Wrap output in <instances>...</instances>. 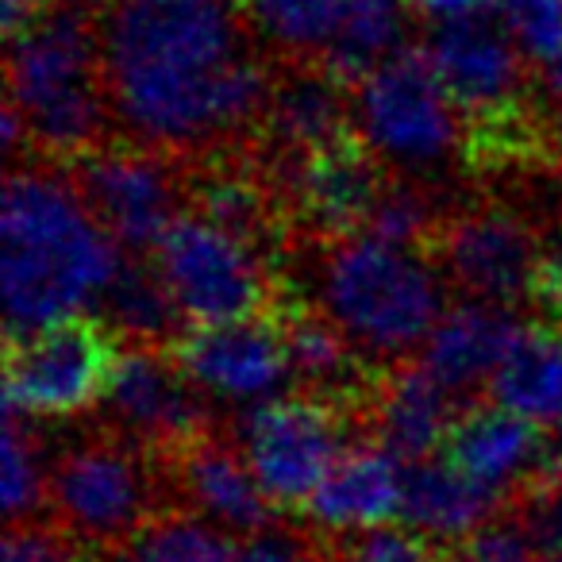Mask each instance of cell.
I'll return each mask as SVG.
<instances>
[{
    "label": "cell",
    "mask_w": 562,
    "mask_h": 562,
    "mask_svg": "<svg viewBox=\"0 0 562 562\" xmlns=\"http://www.w3.org/2000/svg\"><path fill=\"white\" fill-rule=\"evenodd\" d=\"M385 189H390L385 158L359 132H347L344 139L281 170L285 209L321 239H347L367 232Z\"/></svg>",
    "instance_id": "15"
},
{
    "label": "cell",
    "mask_w": 562,
    "mask_h": 562,
    "mask_svg": "<svg viewBox=\"0 0 562 562\" xmlns=\"http://www.w3.org/2000/svg\"><path fill=\"white\" fill-rule=\"evenodd\" d=\"M359 135L408 173H436L462 158V120L424 50H397L367 81L355 86Z\"/></svg>",
    "instance_id": "7"
},
{
    "label": "cell",
    "mask_w": 562,
    "mask_h": 562,
    "mask_svg": "<svg viewBox=\"0 0 562 562\" xmlns=\"http://www.w3.org/2000/svg\"><path fill=\"white\" fill-rule=\"evenodd\" d=\"M227 536L196 513H162L109 554V562H235Z\"/></svg>",
    "instance_id": "28"
},
{
    "label": "cell",
    "mask_w": 562,
    "mask_h": 562,
    "mask_svg": "<svg viewBox=\"0 0 562 562\" xmlns=\"http://www.w3.org/2000/svg\"><path fill=\"white\" fill-rule=\"evenodd\" d=\"M4 562H93V551L58 524H12Z\"/></svg>",
    "instance_id": "32"
},
{
    "label": "cell",
    "mask_w": 562,
    "mask_h": 562,
    "mask_svg": "<svg viewBox=\"0 0 562 562\" xmlns=\"http://www.w3.org/2000/svg\"><path fill=\"white\" fill-rule=\"evenodd\" d=\"M351 89L336 81L321 63H290V70L273 78L270 101L262 112V143L270 147L266 170H285L313 150L344 139L355 124V109L347 104Z\"/></svg>",
    "instance_id": "16"
},
{
    "label": "cell",
    "mask_w": 562,
    "mask_h": 562,
    "mask_svg": "<svg viewBox=\"0 0 562 562\" xmlns=\"http://www.w3.org/2000/svg\"><path fill=\"white\" fill-rule=\"evenodd\" d=\"M101 301L104 321L127 336V344L173 347L186 336V316L155 262H120Z\"/></svg>",
    "instance_id": "26"
},
{
    "label": "cell",
    "mask_w": 562,
    "mask_h": 562,
    "mask_svg": "<svg viewBox=\"0 0 562 562\" xmlns=\"http://www.w3.org/2000/svg\"><path fill=\"white\" fill-rule=\"evenodd\" d=\"M539 436L543 431L536 428V420L513 413V408L474 405L459 413L443 443V459L474 482L505 490V485L520 482L524 474H531V462L539 454Z\"/></svg>",
    "instance_id": "23"
},
{
    "label": "cell",
    "mask_w": 562,
    "mask_h": 562,
    "mask_svg": "<svg viewBox=\"0 0 562 562\" xmlns=\"http://www.w3.org/2000/svg\"><path fill=\"white\" fill-rule=\"evenodd\" d=\"M9 43V109L24 124L27 150L74 162L101 147L112 101L93 12L78 0H55Z\"/></svg>",
    "instance_id": "3"
},
{
    "label": "cell",
    "mask_w": 562,
    "mask_h": 562,
    "mask_svg": "<svg viewBox=\"0 0 562 562\" xmlns=\"http://www.w3.org/2000/svg\"><path fill=\"white\" fill-rule=\"evenodd\" d=\"M4 513L12 524L32 520L35 508L47 501L50 470L43 462V443L24 428V416L9 413L4 416Z\"/></svg>",
    "instance_id": "29"
},
{
    "label": "cell",
    "mask_w": 562,
    "mask_h": 562,
    "mask_svg": "<svg viewBox=\"0 0 562 562\" xmlns=\"http://www.w3.org/2000/svg\"><path fill=\"white\" fill-rule=\"evenodd\" d=\"M235 562H316L313 551H308V543L301 536H293V531H258L255 539H247V543L239 547V554H235Z\"/></svg>",
    "instance_id": "36"
},
{
    "label": "cell",
    "mask_w": 562,
    "mask_h": 562,
    "mask_svg": "<svg viewBox=\"0 0 562 562\" xmlns=\"http://www.w3.org/2000/svg\"><path fill=\"white\" fill-rule=\"evenodd\" d=\"M120 270L116 239L74 178L16 166L0 201V281L9 331H32L104 297Z\"/></svg>",
    "instance_id": "2"
},
{
    "label": "cell",
    "mask_w": 562,
    "mask_h": 562,
    "mask_svg": "<svg viewBox=\"0 0 562 562\" xmlns=\"http://www.w3.org/2000/svg\"><path fill=\"white\" fill-rule=\"evenodd\" d=\"M321 308L362 355L405 359L443 316V278L428 250L347 235L324 250Z\"/></svg>",
    "instance_id": "4"
},
{
    "label": "cell",
    "mask_w": 562,
    "mask_h": 562,
    "mask_svg": "<svg viewBox=\"0 0 562 562\" xmlns=\"http://www.w3.org/2000/svg\"><path fill=\"white\" fill-rule=\"evenodd\" d=\"M47 501L55 508V524L78 543L89 551H116L162 516L155 454L112 428H101L97 436L66 447L63 459L50 467Z\"/></svg>",
    "instance_id": "5"
},
{
    "label": "cell",
    "mask_w": 562,
    "mask_h": 562,
    "mask_svg": "<svg viewBox=\"0 0 562 562\" xmlns=\"http://www.w3.org/2000/svg\"><path fill=\"white\" fill-rule=\"evenodd\" d=\"M196 393L201 390L186 378L170 347L127 344L101 401L104 428L158 459H170L189 439L209 431Z\"/></svg>",
    "instance_id": "13"
},
{
    "label": "cell",
    "mask_w": 562,
    "mask_h": 562,
    "mask_svg": "<svg viewBox=\"0 0 562 562\" xmlns=\"http://www.w3.org/2000/svg\"><path fill=\"white\" fill-rule=\"evenodd\" d=\"M501 505V490L482 485L467 477L459 467L447 459H424L413 462L405 477V508L401 516L416 536L431 539V543H462L474 531L490 524V516Z\"/></svg>",
    "instance_id": "22"
},
{
    "label": "cell",
    "mask_w": 562,
    "mask_h": 562,
    "mask_svg": "<svg viewBox=\"0 0 562 562\" xmlns=\"http://www.w3.org/2000/svg\"><path fill=\"white\" fill-rule=\"evenodd\" d=\"M351 413L316 393L255 405L239 420V451L273 508H308L324 477L347 454Z\"/></svg>",
    "instance_id": "8"
},
{
    "label": "cell",
    "mask_w": 562,
    "mask_h": 562,
    "mask_svg": "<svg viewBox=\"0 0 562 562\" xmlns=\"http://www.w3.org/2000/svg\"><path fill=\"white\" fill-rule=\"evenodd\" d=\"M443 562H539V547L524 524H485L482 531L454 543Z\"/></svg>",
    "instance_id": "33"
},
{
    "label": "cell",
    "mask_w": 562,
    "mask_h": 562,
    "mask_svg": "<svg viewBox=\"0 0 562 562\" xmlns=\"http://www.w3.org/2000/svg\"><path fill=\"white\" fill-rule=\"evenodd\" d=\"M101 40L112 112L135 143L216 155L262 124L273 78L227 0H116Z\"/></svg>",
    "instance_id": "1"
},
{
    "label": "cell",
    "mask_w": 562,
    "mask_h": 562,
    "mask_svg": "<svg viewBox=\"0 0 562 562\" xmlns=\"http://www.w3.org/2000/svg\"><path fill=\"white\" fill-rule=\"evenodd\" d=\"M374 439L401 462H424L447 443L459 408L454 393L424 370V362H405L382 374L374 401L367 408Z\"/></svg>",
    "instance_id": "18"
},
{
    "label": "cell",
    "mask_w": 562,
    "mask_h": 562,
    "mask_svg": "<svg viewBox=\"0 0 562 562\" xmlns=\"http://www.w3.org/2000/svg\"><path fill=\"white\" fill-rule=\"evenodd\" d=\"M424 55L431 58L454 109L470 116V127L531 112L524 101V50L497 9L431 20Z\"/></svg>",
    "instance_id": "11"
},
{
    "label": "cell",
    "mask_w": 562,
    "mask_h": 562,
    "mask_svg": "<svg viewBox=\"0 0 562 562\" xmlns=\"http://www.w3.org/2000/svg\"><path fill=\"white\" fill-rule=\"evenodd\" d=\"M405 27L408 16L401 0H351L344 24L316 63L347 89H355L397 50H405Z\"/></svg>",
    "instance_id": "25"
},
{
    "label": "cell",
    "mask_w": 562,
    "mask_h": 562,
    "mask_svg": "<svg viewBox=\"0 0 562 562\" xmlns=\"http://www.w3.org/2000/svg\"><path fill=\"white\" fill-rule=\"evenodd\" d=\"M528 482H531V490L562 485V416L554 424H547V431L539 436V454H536V462H531Z\"/></svg>",
    "instance_id": "37"
},
{
    "label": "cell",
    "mask_w": 562,
    "mask_h": 562,
    "mask_svg": "<svg viewBox=\"0 0 562 562\" xmlns=\"http://www.w3.org/2000/svg\"><path fill=\"white\" fill-rule=\"evenodd\" d=\"M70 178L112 239L132 250H155L186 201V173L173 158L135 139L101 143L74 158Z\"/></svg>",
    "instance_id": "10"
},
{
    "label": "cell",
    "mask_w": 562,
    "mask_h": 562,
    "mask_svg": "<svg viewBox=\"0 0 562 562\" xmlns=\"http://www.w3.org/2000/svg\"><path fill=\"white\" fill-rule=\"evenodd\" d=\"M162 462L181 501L209 524L239 531V536H258L270 528L273 501L250 474L239 447L204 431Z\"/></svg>",
    "instance_id": "17"
},
{
    "label": "cell",
    "mask_w": 562,
    "mask_h": 562,
    "mask_svg": "<svg viewBox=\"0 0 562 562\" xmlns=\"http://www.w3.org/2000/svg\"><path fill=\"white\" fill-rule=\"evenodd\" d=\"M351 0H247L255 32L293 63H308L328 50Z\"/></svg>",
    "instance_id": "27"
},
{
    "label": "cell",
    "mask_w": 562,
    "mask_h": 562,
    "mask_svg": "<svg viewBox=\"0 0 562 562\" xmlns=\"http://www.w3.org/2000/svg\"><path fill=\"white\" fill-rule=\"evenodd\" d=\"M428 258H436L439 270L474 301L516 305L531 297L543 247L516 212L470 209L439 220Z\"/></svg>",
    "instance_id": "14"
},
{
    "label": "cell",
    "mask_w": 562,
    "mask_h": 562,
    "mask_svg": "<svg viewBox=\"0 0 562 562\" xmlns=\"http://www.w3.org/2000/svg\"><path fill=\"white\" fill-rule=\"evenodd\" d=\"M520 524L531 536V543L539 547V554H547V559L562 554V485L528 490Z\"/></svg>",
    "instance_id": "35"
},
{
    "label": "cell",
    "mask_w": 562,
    "mask_h": 562,
    "mask_svg": "<svg viewBox=\"0 0 562 562\" xmlns=\"http://www.w3.org/2000/svg\"><path fill=\"white\" fill-rule=\"evenodd\" d=\"M547 562H562V554H554V559H547Z\"/></svg>",
    "instance_id": "40"
},
{
    "label": "cell",
    "mask_w": 562,
    "mask_h": 562,
    "mask_svg": "<svg viewBox=\"0 0 562 562\" xmlns=\"http://www.w3.org/2000/svg\"><path fill=\"white\" fill-rule=\"evenodd\" d=\"M109 321L63 316L32 331H9L4 405L32 420H66L101 405L120 359Z\"/></svg>",
    "instance_id": "6"
},
{
    "label": "cell",
    "mask_w": 562,
    "mask_h": 562,
    "mask_svg": "<svg viewBox=\"0 0 562 562\" xmlns=\"http://www.w3.org/2000/svg\"><path fill=\"white\" fill-rule=\"evenodd\" d=\"M405 470L393 451L382 443L355 447L336 462L324 485L308 501L316 524L336 531L382 528L405 508Z\"/></svg>",
    "instance_id": "21"
},
{
    "label": "cell",
    "mask_w": 562,
    "mask_h": 562,
    "mask_svg": "<svg viewBox=\"0 0 562 562\" xmlns=\"http://www.w3.org/2000/svg\"><path fill=\"white\" fill-rule=\"evenodd\" d=\"M155 266L189 324H220L270 308V278L250 243L186 212L158 239Z\"/></svg>",
    "instance_id": "9"
},
{
    "label": "cell",
    "mask_w": 562,
    "mask_h": 562,
    "mask_svg": "<svg viewBox=\"0 0 562 562\" xmlns=\"http://www.w3.org/2000/svg\"><path fill=\"white\" fill-rule=\"evenodd\" d=\"M497 405L554 424L562 416V324H531L516 336L513 351L490 382Z\"/></svg>",
    "instance_id": "24"
},
{
    "label": "cell",
    "mask_w": 562,
    "mask_h": 562,
    "mask_svg": "<svg viewBox=\"0 0 562 562\" xmlns=\"http://www.w3.org/2000/svg\"><path fill=\"white\" fill-rule=\"evenodd\" d=\"M497 12L528 63H562V0H497Z\"/></svg>",
    "instance_id": "31"
},
{
    "label": "cell",
    "mask_w": 562,
    "mask_h": 562,
    "mask_svg": "<svg viewBox=\"0 0 562 562\" xmlns=\"http://www.w3.org/2000/svg\"><path fill=\"white\" fill-rule=\"evenodd\" d=\"M547 86H551V93L562 101V63H554L551 70H547Z\"/></svg>",
    "instance_id": "39"
},
{
    "label": "cell",
    "mask_w": 562,
    "mask_h": 562,
    "mask_svg": "<svg viewBox=\"0 0 562 562\" xmlns=\"http://www.w3.org/2000/svg\"><path fill=\"white\" fill-rule=\"evenodd\" d=\"M347 562H443L431 539L416 531H370L347 551Z\"/></svg>",
    "instance_id": "34"
},
{
    "label": "cell",
    "mask_w": 562,
    "mask_h": 562,
    "mask_svg": "<svg viewBox=\"0 0 562 562\" xmlns=\"http://www.w3.org/2000/svg\"><path fill=\"white\" fill-rule=\"evenodd\" d=\"M55 0H0V20H4V35L9 40H16L20 32H27V27L35 24V20L43 16V12L50 9Z\"/></svg>",
    "instance_id": "38"
},
{
    "label": "cell",
    "mask_w": 562,
    "mask_h": 562,
    "mask_svg": "<svg viewBox=\"0 0 562 562\" xmlns=\"http://www.w3.org/2000/svg\"><path fill=\"white\" fill-rule=\"evenodd\" d=\"M436 224L439 220L431 216L428 193L420 186H413V181H390V189L382 193V201H378L374 216H370L362 235H378L385 243L428 250Z\"/></svg>",
    "instance_id": "30"
},
{
    "label": "cell",
    "mask_w": 562,
    "mask_h": 562,
    "mask_svg": "<svg viewBox=\"0 0 562 562\" xmlns=\"http://www.w3.org/2000/svg\"><path fill=\"white\" fill-rule=\"evenodd\" d=\"M186 378L224 405H266L293 378L285 324L270 308L220 324H193L170 347Z\"/></svg>",
    "instance_id": "12"
},
{
    "label": "cell",
    "mask_w": 562,
    "mask_h": 562,
    "mask_svg": "<svg viewBox=\"0 0 562 562\" xmlns=\"http://www.w3.org/2000/svg\"><path fill=\"white\" fill-rule=\"evenodd\" d=\"M186 196L196 216L232 232L255 250L278 247V181L239 155H209L186 178Z\"/></svg>",
    "instance_id": "20"
},
{
    "label": "cell",
    "mask_w": 562,
    "mask_h": 562,
    "mask_svg": "<svg viewBox=\"0 0 562 562\" xmlns=\"http://www.w3.org/2000/svg\"><path fill=\"white\" fill-rule=\"evenodd\" d=\"M513 308L490 301H467L439 316L431 336L424 339V370L447 385L451 393H467L493 382L505 355L520 336Z\"/></svg>",
    "instance_id": "19"
}]
</instances>
